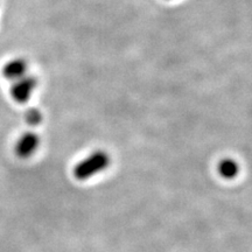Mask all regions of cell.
Wrapping results in <instances>:
<instances>
[{
    "label": "cell",
    "mask_w": 252,
    "mask_h": 252,
    "mask_svg": "<svg viewBox=\"0 0 252 252\" xmlns=\"http://www.w3.org/2000/svg\"><path fill=\"white\" fill-rule=\"evenodd\" d=\"M109 165V154L104 151H94L75 166L74 175L77 180H88L91 176L105 171Z\"/></svg>",
    "instance_id": "cell-1"
},
{
    "label": "cell",
    "mask_w": 252,
    "mask_h": 252,
    "mask_svg": "<svg viewBox=\"0 0 252 252\" xmlns=\"http://www.w3.org/2000/svg\"><path fill=\"white\" fill-rule=\"evenodd\" d=\"M36 88L35 78L31 76H24L20 80L14 81L12 86L11 94L12 97L17 100L18 103H25L31 98L32 94Z\"/></svg>",
    "instance_id": "cell-2"
},
{
    "label": "cell",
    "mask_w": 252,
    "mask_h": 252,
    "mask_svg": "<svg viewBox=\"0 0 252 252\" xmlns=\"http://www.w3.org/2000/svg\"><path fill=\"white\" fill-rule=\"evenodd\" d=\"M39 145V135H36L35 133H32V132H28V133H25L23 137L18 140L17 145H15V153H17L18 157L26 159V158H30L36 152Z\"/></svg>",
    "instance_id": "cell-3"
},
{
    "label": "cell",
    "mask_w": 252,
    "mask_h": 252,
    "mask_svg": "<svg viewBox=\"0 0 252 252\" xmlns=\"http://www.w3.org/2000/svg\"><path fill=\"white\" fill-rule=\"evenodd\" d=\"M27 71V64L24 60L15 59L12 61L7 62L5 64L4 69H2V74L7 80L11 81H18L21 77L26 76Z\"/></svg>",
    "instance_id": "cell-4"
},
{
    "label": "cell",
    "mask_w": 252,
    "mask_h": 252,
    "mask_svg": "<svg viewBox=\"0 0 252 252\" xmlns=\"http://www.w3.org/2000/svg\"><path fill=\"white\" fill-rule=\"evenodd\" d=\"M217 169H219L220 175L222 176L223 179H226V180L235 179L239 173V166L237 161H235L234 159H230V158L223 159L222 161L219 163Z\"/></svg>",
    "instance_id": "cell-5"
},
{
    "label": "cell",
    "mask_w": 252,
    "mask_h": 252,
    "mask_svg": "<svg viewBox=\"0 0 252 252\" xmlns=\"http://www.w3.org/2000/svg\"><path fill=\"white\" fill-rule=\"evenodd\" d=\"M41 121H42V115H41V112L39 111V110L32 109L27 112V115H26L27 124L37 125V124H40Z\"/></svg>",
    "instance_id": "cell-6"
}]
</instances>
